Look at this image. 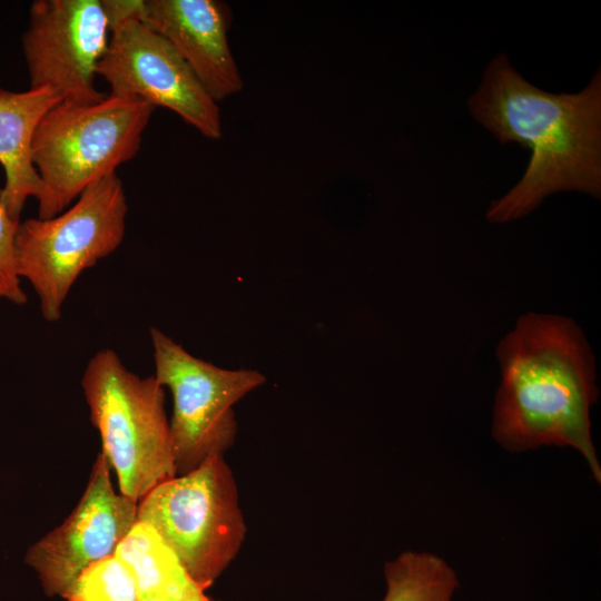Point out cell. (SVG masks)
Returning <instances> with one entry per match:
<instances>
[{
  "label": "cell",
  "instance_id": "cell-15",
  "mask_svg": "<svg viewBox=\"0 0 601 601\" xmlns=\"http://www.w3.org/2000/svg\"><path fill=\"white\" fill-rule=\"evenodd\" d=\"M63 598L68 601H141L132 573L116 554L82 570Z\"/></svg>",
  "mask_w": 601,
  "mask_h": 601
},
{
  "label": "cell",
  "instance_id": "cell-13",
  "mask_svg": "<svg viewBox=\"0 0 601 601\" xmlns=\"http://www.w3.org/2000/svg\"><path fill=\"white\" fill-rule=\"evenodd\" d=\"M115 554L132 573L141 600L210 601L149 524L136 522Z\"/></svg>",
  "mask_w": 601,
  "mask_h": 601
},
{
  "label": "cell",
  "instance_id": "cell-2",
  "mask_svg": "<svg viewBox=\"0 0 601 601\" xmlns=\"http://www.w3.org/2000/svg\"><path fill=\"white\" fill-rule=\"evenodd\" d=\"M502 382L493 436L506 450L572 446L600 483L591 440L590 407L597 402L595 367L580 328L569 318L528 314L500 343Z\"/></svg>",
  "mask_w": 601,
  "mask_h": 601
},
{
  "label": "cell",
  "instance_id": "cell-16",
  "mask_svg": "<svg viewBox=\"0 0 601 601\" xmlns=\"http://www.w3.org/2000/svg\"><path fill=\"white\" fill-rule=\"evenodd\" d=\"M20 221L0 203V299L16 305H23L28 299L17 272L16 236Z\"/></svg>",
  "mask_w": 601,
  "mask_h": 601
},
{
  "label": "cell",
  "instance_id": "cell-10",
  "mask_svg": "<svg viewBox=\"0 0 601 601\" xmlns=\"http://www.w3.org/2000/svg\"><path fill=\"white\" fill-rule=\"evenodd\" d=\"M110 474L100 452L76 508L27 550L24 561L37 572L47 595L65 597L82 570L116 553L137 522L138 501L116 492Z\"/></svg>",
  "mask_w": 601,
  "mask_h": 601
},
{
  "label": "cell",
  "instance_id": "cell-8",
  "mask_svg": "<svg viewBox=\"0 0 601 601\" xmlns=\"http://www.w3.org/2000/svg\"><path fill=\"white\" fill-rule=\"evenodd\" d=\"M97 73L108 83L110 95L168 108L204 137H223L218 102L169 41L141 20L110 30Z\"/></svg>",
  "mask_w": 601,
  "mask_h": 601
},
{
  "label": "cell",
  "instance_id": "cell-5",
  "mask_svg": "<svg viewBox=\"0 0 601 601\" xmlns=\"http://www.w3.org/2000/svg\"><path fill=\"white\" fill-rule=\"evenodd\" d=\"M127 213L122 181L112 174L87 187L55 217L20 221L17 272L32 286L47 322L60 319L79 276L120 246Z\"/></svg>",
  "mask_w": 601,
  "mask_h": 601
},
{
  "label": "cell",
  "instance_id": "cell-4",
  "mask_svg": "<svg viewBox=\"0 0 601 601\" xmlns=\"http://www.w3.org/2000/svg\"><path fill=\"white\" fill-rule=\"evenodd\" d=\"M81 387L121 494L139 501L177 475L165 388L154 375L140 377L104 348L89 359Z\"/></svg>",
  "mask_w": 601,
  "mask_h": 601
},
{
  "label": "cell",
  "instance_id": "cell-12",
  "mask_svg": "<svg viewBox=\"0 0 601 601\" xmlns=\"http://www.w3.org/2000/svg\"><path fill=\"white\" fill-rule=\"evenodd\" d=\"M60 101L48 88L19 92L0 88V165L4 174L0 203L16 220L20 221L27 200L41 194L31 157L32 139L42 117Z\"/></svg>",
  "mask_w": 601,
  "mask_h": 601
},
{
  "label": "cell",
  "instance_id": "cell-7",
  "mask_svg": "<svg viewBox=\"0 0 601 601\" xmlns=\"http://www.w3.org/2000/svg\"><path fill=\"white\" fill-rule=\"evenodd\" d=\"M150 338L154 377L173 395L169 427L176 472L181 475L233 446V407L266 378L255 370H226L198 358L156 327Z\"/></svg>",
  "mask_w": 601,
  "mask_h": 601
},
{
  "label": "cell",
  "instance_id": "cell-9",
  "mask_svg": "<svg viewBox=\"0 0 601 601\" xmlns=\"http://www.w3.org/2000/svg\"><path fill=\"white\" fill-rule=\"evenodd\" d=\"M109 33L100 0L33 1L21 40L29 88L51 89L69 104L104 99L96 78Z\"/></svg>",
  "mask_w": 601,
  "mask_h": 601
},
{
  "label": "cell",
  "instance_id": "cell-3",
  "mask_svg": "<svg viewBox=\"0 0 601 601\" xmlns=\"http://www.w3.org/2000/svg\"><path fill=\"white\" fill-rule=\"evenodd\" d=\"M155 109L141 99L110 93L92 104L60 101L52 107L37 126L31 145L42 184L38 218L60 214L87 187L131 160Z\"/></svg>",
  "mask_w": 601,
  "mask_h": 601
},
{
  "label": "cell",
  "instance_id": "cell-17",
  "mask_svg": "<svg viewBox=\"0 0 601 601\" xmlns=\"http://www.w3.org/2000/svg\"><path fill=\"white\" fill-rule=\"evenodd\" d=\"M100 2L109 30L129 20H141L145 0H100Z\"/></svg>",
  "mask_w": 601,
  "mask_h": 601
},
{
  "label": "cell",
  "instance_id": "cell-18",
  "mask_svg": "<svg viewBox=\"0 0 601 601\" xmlns=\"http://www.w3.org/2000/svg\"><path fill=\"white\" fill-rule=\"evenodd\" d=\"M141 601H158V600H141Z\"/></svg>",
  "mask_w": 601,
  "mask_h": 601
},
{
  "label": "cell",
  "instance_id": "cell-14",
  "mask_svg": "<svg viewBox=\"0 0 601 601\" xmlns=\"http://www.w3.org/2000/svg\"><path fill=\"white\" fill-rule=\"evenodd\" d=\"M386 594L383 601H452L459 580L440 556L406 551L384 566Z\"/></svg>",
  "mask_w": 601,
  "mask_h": 601
},
{
  "label": "cell",
  "instance_id": "cell-11",
  "mask_svg": "<svg viewBox=\"0 0 601 601\" xmlns=\"http://www.w3.org/2000/svg\"><path fill=\"white\" fill-rule=\"evenodd\" d=\"M141 21L169 41L216 102L243 89L228 45V4L218 0H145Z\"/></svg>",
  "mask_w": 601,
  "mask_h": 601
},
{
  "label": "cell",
  "instance_id": "cell-6",
  "mask_svg": "<svg viewBox=\"0 0 601 601\" xmlns=\"http://www.w3.org/2000/svg\"><path fill=\"white\" fill-rule=\"evenodd\" d=\"M137 522L160 535L204 591L236 558L247 532L223 454L155 486L138 501Z\"/></svg>",
  "mask_w": 601,
  "mask_h": 601
},
{
  "label": "cell",
  "instance_id": "cell-1",
  "mask_svg": "<svg viewBox=\"0 0 601 601\" xmlns=\"http://www.w3.org/2000/svg\"><path fill=\"white\" fill-rule=\"evenodd\" d=\"M469 108L500 142L514 141L531 150L521 180L491 204V223L519 219L562 190L600 198V70L580 92L551 93L526 81L500 53L484 70Z\"/></svg>",
  "mask_w": 601,
  "mask_h": 601
}]
</instances>
